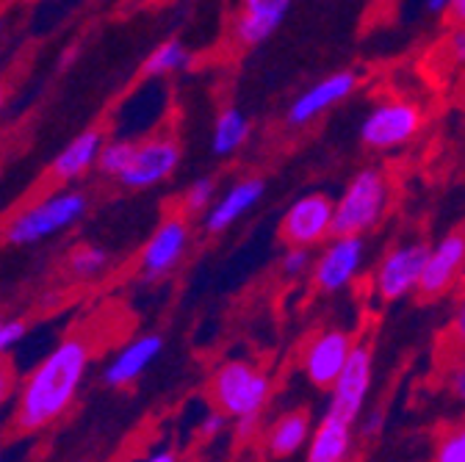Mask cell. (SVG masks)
Here are the masks:
<instances>
[{
    "instance_id": "1",
    "label": "cell",
    "mask_w": 465,
    "mask_h": 462,
    "mask_svg": "<svg viewBox=\"0 0 465 462\" xmlns=\"http://www.w3.org/2000/svg\"><path fill=\"white\" fill-rule=\"evenodd\" d=\"M92 358L94 343L89 332H73L58 340L20 382L15 401V429L31 435L62 418L78 398Z\"/></svg>"
},
{
    "instance_id": "2",
    "label": "cell",
    "mask_w": 465,
    "mask_h": 462,
    "mask_svg": "<svg viewBox=\"0 0 465 462\" xmlns=\"http://www.w3.org/2000/svg\"><path fill=\"white\" fill-rule=\"evenodd\" d=\"M89 205L92 200L86 192L62 186L9 216L6 224L0 227V239L9 247H31L53 236H62L89 213Z\"/></svg>"
},
{
    "instance_id": "3",
    "label": "cell",
    "mask_w": 465,
    "mask_h": 462,
    "mask_svg": "<svg viewBox=\"0 0 465 462\" xmlns=\"http://www.w3.org/2000/svg\"><path fill=\"white\" fill-rule=\"evenodd\" d=\"M393 183L391 175L377 166H361L352 172L335 197V233L341 236H369L382 224L391 211Z\"/></svg>"
},
{
    "instance_id": "4",
    "label": "cell",
    "mask_w": 465,
    "mask_h": 462,
    "mask_svg": "<svg viewBox=\"0 0 465 462\" xmlns=\"http://www.w3.org/2000/svg\"><path fill=\"white\" fill-rule=\"evenodd\" d=\"M208 390L213 408L227 418H261L266 404L272 401L274 379L266 369L250 360H224L213 369Z\"/></svg>"
},
{
    "instance_id": "5",
    "label": "cell",
    "mask_w": 465,
    "mask_h": 462,
    "mask_svg": "<svg viewBox=\"0 0 465 462\" xmlns=\"http://www.w3.org/2000/svg\"><path fill=\"white\" fill-rule=\"evenodd\" d=\"M427 125V111L419 100L391 94L377 100L358 125V142L369 152H396L413 144Z\"/></svg>"
},
{
    "instance_id": "6",
    "label": "cell",
    "mask_w": 465,
    "mask_h": 462,
    "mask_svg": "<svg viewBox=\"0 0 465 462\" xmlns=\"http://www.w3.org/2000/svg\"><path fill=\"white\" fill-rule=\"evenodd\" d=\"M427 252H430V244L421 239H407V241L391 244L371 269V277H369L371 294L385 305L419 297Z\"/></svg>"
},
{
    "instance_id": "7",
    "label": "cell",
    "mask_w": 465,
    "mask_h": 462,
    "mask_svg": "<svg viewBox=\"0 0 465 462\" xmlns=\"http://www.w3.org/2000/svg\"><path fill=\"white\" fill-rule=\"evenodd\" d=\"M194 247V227L192 219L183 216L181 211H174L158 221V227L147 236L139 260H136V274L142 282L153 285L166 277H172L183 266Z\"/></svg>"
},
{
    "instance_id": "8",
    "label": "cell",
    "mask_w": 465,
    "mask_h": 462,
    "mask_svg": "<svg viewBox=\"0 0 465 462\" xmlns=\"http://www.w3.org/2000/svg\"><path fill=\"white\" fill-rule=\"evenodd\" d=\"M369 260V241L366 236H341L335 233L330 241H324L313 255L311 282L319 294L335 297L352 288Z\"/></svg>"
},
{
    "instance_id": "9",
    "label": "cell",
    "mask_w": 465,
    "mask_h": 462,
    "mask_svg": "<svg viewBox=\"0 0 465 462\" xmlns=\"http://www.w3.org/2000/svg\"><path fill=\"white\" fill-rule=\"evenodd\" d=\"M277 236L285 247L319 250L335 236V197L319 189L294 197L280 216Z\"/></svg>"
},
{
    "instance_id": "10",
    "label": "cell",
    "mask_w": 465,
    "mask_h": 462,
    "mask_svg": "<svg viewBox=\"0 0 465 462\" xmlns=\"http://www.w3.org/2000/svg\"><path fill=\"white\" fill-rule=\"evenodd\" d=\"M181 161H183V144L178 136L169 131L150 133L147 139L136 142L134 161L116 183L128 192L158 189L174 178V172L181 169Z\"/></svg>"
},
{
    "instance_id": "11",
    "label": "cell",
    "mask_w": 465,
    "mask_h": 462,
    "mask_svg": "<svg viewBox=\"0 0 465 462\" xmlns=\"http://www.w3.org/2000/svg\"><path fill=\"white\" fill-rule=\"evenodd\" d=\"M358 89H361L358 70H335V73L308 84L302 92L291 97V103L285 105V113H282V123L291 131H305L313 123H319L324 113H330L332 108L346 103Z\"/></svg>"
},
{
    "instance_id": "12",
    "label": "cell",
    "mask_w": 465,
    "mask_h": 462,
    "mask_svg": "<svg viewBox=\"0 0 465 462\" xmlns=\"http://www.w3.org/2000/svg\"><path fill=\"white\" fill-rule=\"evenodd\" d=\"M371 382H374V346H371V340H358L343 371L338 374V379L330 388L327 413L358 424L366 401H369Z\"/></svg>"
},
{
    "instance_id": "13",
    "label": "cell",
    "mask_w": 465,
    "mask_h": 462,
    "mask_svg": "<svg viewBox=\"0 0 465 462\" xmlns=\"http://www.w3.org/2000/svg\"><path fill=\"white\" fill-rule=\"evenodd\" d=\"M465 277V227H451L430 244L419 297L427 302L443 300Z\"/></svg>"
},
{
    "instance_id": "14",
    "label": "cell",
    "mask_w": 465,
    "mask_h": 462,
    "mask_svg": "<svg viewBox=\"0 0 465 462\" xmlns=\"http://www.w3.org/2000/svg\"><path fill=\"white\" fill-rule=\"evenodd\" d=\"M269 183L263 175H242L232 181L227 189L219 192L216 202L208 208V213L200 219V230L208 239H219L230 233L239 221H244L266 197Z\"/></svg>"
},
{
    "instance_id": "15",
    "label": "cell",
    "mask_w": 465,
    "mask_h": 462,
    "mask_svg": "<svg viewBox=\"0 0 465 462\" xmlns=\"http://www.w3.org/2000/svg\"><path fill=\"white\" fill-rule=\"evenodd\" d=\"M355 343H358L355 332L341 327H327L311 335L300 358L305 379L319 390H330L338 374L343 371L349 355H352Z\"/></svg>"
},
{
    "instance_id": "16",
    "label": "cell",
    "mask_w": 465,
    "mask_h": 462,
    "mask_svg": "<svg viewBox=\"0 0 465 462\" xmlns=\"http://www.w3.org/2000/svg\"><path fill=\"white\" fill-rule=\"evenodd\" d=\"M297 0H236L230 20V39L239 50H255L266 44L288 20Z\"/></svg>"
},
{
    "instance_id": "17",
    "label": "cell",
    "mask_w": 465,
    "mask_h": 462,
    "mask_svg": "<svg viewBox=\"0 0 465 462\" xmlns=\"http://www.w3.org/2000/svg\"><path fill=\"white\" fill-rule=\"evenodd\" d=\"M163 352V338L158 332L136 335L120 346L103 369V382L108 388H131Z\"/></svg>"
},
{
    "instance_id": "18",
    "label": "cell",
    "mask_w": 465,
    "mask_h": 462,
    "mask_svg": "<svg viewBox=\"0 0 465 462\" xmlns=\"http://www.w3.org/2000/svg\"><path fill=\"white\" fill-rule=\"evenodd\" d=\"M105 144V133L100 128H89L78 133L62 152H58L50 163V181L58 186H70L97 169L100 152Z\"/></svg>"
},
{
    "instance_id": "19",
    "label": "cell",
    "mask_w": 465,
    "mask_h": 462,
    "mask_svg": "<svg viewBox=\"0 0 465 462\" xmlns=\"http://www.w3.org/2000/svg\"><path fill=\"white\" fill-rule=\"evenodd\" d=\"M250 139H252V120L242 105L227 103L213 113L211 139H208L213 158L227 161L232 155H239L250 144Z\"/></svg>"
},
{
    "instance_id": "20",
    "label": "cell",
    "mask_w": 465,
    "mask_h": 462,
    "mask_svg": "<svg viewBox=\"0 0 465 462\" xmlns=\"http://www.w3.org/2000/svg\"><path fill=\"white\" fill-rule=\"evenodd\" d=\"M355 446V424L324 413L308 440L305 462H346Z\"/></svg>"
},
{
    "instance_id": "21",
    "label": "cell",
    "mask_w": 465,
    "mask_h": 462,
    "mask_svg": "<svg viewBox=\"0 0 465 462\" xmlns=\"http://www.w3.org/2000/svg\"><path fill=\"white\" fill-rule=\"evenodd\" d=\"M313 435V421L308 410H288L274 418V424L266 432V448L274 459H291L302 448H308V440Z\"/></svg>"
},
{
    "instance_id": "22",
    "label": "cell",
    "mask_w": 465,
    "mask_h": 462,
    "mask_svg": "<svg viewBox=\"0 0 465 462\" xmlns=\"http://www.w3.org/2000/svg\"><path fill=\"white\" fill-rule=\"evenodd\" d=\"M192 62H194L192 47L183 39H178V36H169V39H163L158 47H153L144 55V62L139 67V78L158 81V78L181 75V73H186L192 67Z\"/></svg>"
},
{
    "instance_id": "23",
    "label": "cell",
    "mask_w": 465,
    "mask_h": 462,
    "mask_svg": "<svg viewBox=\"0 0 465 462\" xmlns=\"http://www.w3.org/2000/svg\"><path fill=\"white\" fill-rule=\"evenodd\" d=\"M108 269H111V252L100 244H78L67 255V271L81 282H92L103 277Z\"/></svg>"
},
{
    "instance_id": "24",
    "label": "cell",
    "mask_w": 465,
    "mask_h": 462,
    "mask_svg": "<svg viewBox=\"0 0 465 462\" xmlns=\"http://www.w3.org/2000/svg\"><path fill=\"white\" fill-rule=\"evenodd\" d=\"M219 181L213 178V175H203V178H194L186 189H183V194H181V200H178V211L183 213V216H189L192 221L194 219H203L205 213H208V208L216 202V197H219Z\"/></svg>"
},
{
    "instance_id": "25",
    "label": "cell",
    "mask_w": 465,
    "mask_h": 462,
    "mask_svg": "<svg viewBox=\"0 0 465 462\" xmlns=\"http://www.w3.org/2000/svg\"><path fill=\"white\" fill-rule=\"evenodd\" d=\"M134 152H136V142L134 139H105L103 144V152H100V161H97V172L108 181H120L125 175V169L131 166L134 161Z\"/></svg>"
},
{
    "instance_id": "26",
    "label": "cell",
    "mask_w": 465,
    "mask_h": 462,
    "mask_svg": "<svg viewBox=\"0 0 465 462\" xmlns=\"http://www.w3.org/2000/svg\"><path fill=\"white\" fill-rule=\"evenodd\" d=\"M313 255H316V250H311V247H285L277 269L285 280H305V277H311Z\"/></svg>"
},
{
    "instance_id": "27",
    "label": "cell",
    "mask_w": 465,
    "mask_h": 462,
    "mask_svg": "<svg viewBox=\"0 0 465 462\" xmlns=\"http://www.w3.org/2000/svg\"><path fill=\"white\" fill-rule=\"evenodd\" d=\"M432 462H465V421L440 435Z\"/></svg>"
},
{
    "instance_id": "28",
    "label": "cell",
    "mask_w": 465,
    "mask_h": 462,
    "mask_svg": "<svg viewBox=\"0 0 465 462\" xmlns=\"http://www.w3.org/2000/svg\"><path fill=\"white\" fill-rule=\"evenodd\" d=\"M28 327L25 321H15V319H0V360H4L15 346L25 338Z\"/></svg>"
},
{
    "instance_id": "29",
    "label": "cell",
    "mask_w": 465,
    "mask_h": 462,
    "mask_svg": "<svg viewBox=\"0 0 465 462\" xmlns=\"http://www.w3.org/2000/svg\"><path fill=\"white\" fill-rule=\"evenodd\" d=\"M17 390H20V379H17V371L15 366L4 358L0 360V413L6 410V404L17 398Z\"/></svg>"
},
{
    "instance_id": "30",
    "label": "cell",
    "mask_w": 465,
    "mask_h": 462,
    "mask_svg": "<svg viewBox=\"0 0 465 462\" xmlns=\"http://www.w3.org/2000/svg\"><path fill=\"white\" fill-rule=\"evenodd\" d=\"M440 50L451 64H465V25H451Z\"/></svg>"
},
{
    "instance_id": "31",
    "label": "cell",
    "mask_w": 465,
    "mask_h": 462,
    "mask_svg": "<svg viewBox=\"0 0 465 462\" xmlns=\"http://www.w3.org/2000/svg\"><path fill=\"white\" fill-rule=\"evenodd\" d=\"M224 424H227V416H224V413H219V410L208 413V416L203 418V424H200V437H203V440H213V437L224 429Z\"/></svg>"
},
{
    "instance_id": "32",
    "label": "cell",
    "mask_w": 465,
    "mask_h": 462,
    "mask_svg": "<svg viewBox=\"0 0 465 462\" xmlns=\"http://www.w3.org/2000/svg\"><path fill=\"white\" fill-rule=\"evenodd\" d=\"M449 390H451V396L457 401L465 404V358L451 369V374H449Z\"/></svg>"
},
{
    "instance_id": "33",
    "label": "cell",
    "mask_w": 465,
    "mask_h": 462,
    "mask_svg": "<svg viewBox=\"0 0 465 462\" xmlns=\"http://www.w3.org/2000/svg\"><path fill=\"white\" fill-rule=\"evenodd\" d=\"M449 6H451V0H419L421 15L430 17V20H443V17H449Z\"/></svg>"
},
{
    "instance_id": "34",
    "label": "cell",
    "mask_w": 465,
    "mask_h": 462,
    "mask_svg": "<svg viewBox=\"0 0 465 462\" xmlns=\"http://www.w3.org/2000/svg\"><path fill=\"white\" fill-rule=\"evenodd\" d=\"M451 329L457 338L465 340V288H462V294L457 300V308H454V316H451Z\"/></svg>"
},
{
    "instance_id": "35",
    "label": "cell",
    "mask_w": 465,
    "mask_h": 462,
    "mask_svg": "<svg viewBox=\"0 0 465 462\" xmlns=\"http://www.w3.org/2000/svg\"><path fill=\"white\" fill-rule=\"evenodd\" d=\"M451 25H465V0H451L449 6V17H446Z\"/></svg>"
},
{
    "instance_id": "36",
    "label": "cell",
    "mask_w": 465,
    "mask_h": 462,
    "mask_svg": "<svg viewBox=\"0 0 465 462\" xmlns=\"http://www.w3.org/2000/svg\"><path fill=\"white\" fill-rule=\"evenodd\" d=\"M380 429H382V413H371L369 421H366V427H363V435L371 437V435H377Z\"/></svg>"
},
{
    "instance_id": "37",
    "label": "cell",
    "mask_w": 465,
    "mask_h": 462,
    "mask_svg": "<svg viewBox=\"0 0 465 462\" xmlns=\"http://www.w3.org/2000/svg\"><path fill=\"white\" fill-rule=\"evenodd\" d=\"M144 462H178V457H174L172 451H158V454L147 457Z\"/></svg>"
},
{
    "instance_id": "38",
    "label": "cell",
    "mask_w": 465,
    "mask_h": 462,
    "mask_svg": "<svg viewBox=\"0 0 465 462\" xmlns=\"http://www.w3.org/2000/svg\"><path fill=\"white\" fill-rule=\"evenodd\" d=\"M4 108H6V89L0 86V113H4Z\"/></svg>"
}]
</instances>
